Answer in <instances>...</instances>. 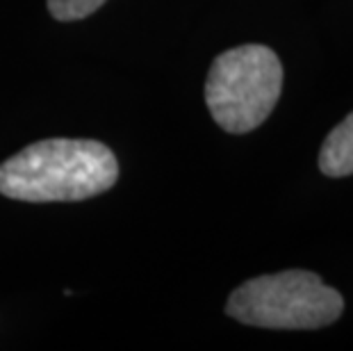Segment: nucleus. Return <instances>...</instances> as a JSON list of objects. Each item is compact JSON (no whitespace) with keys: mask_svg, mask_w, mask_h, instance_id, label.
I'll return each mask as SVG.
<instances>
[{"mask_svg":"<svg viewBox=\"0 0 353 351\" xmlns=\"http://www.w3.org/2000/svg\"><path fill=\"white\" fill-rule=\"evenodd\" d=\"M119 162L96 139H41L0 164V194L28 203L85 201L108 192Z\"/></svg>","mask_w":353,"mask_h":351,"instance_id":"f257e3e1","label":"nucleus"},{"mask_svg":"<svg viewBox=\"0 0 353 351\" xmlns=\"http://www.w3.org/2000/svg\"><path fill=\"white\" fill-rule=\"evenodd\" d=\"M344 299L317 274L288 270L242 283L228 297L226 312L246 326L312 331L340 319Z\"/></svg>","mask_w":353,"mask_h":351,"instance_id":"f03ea898","label":"nucleus"},{"mask_svg":"<svg viewBox=\"0 0 353 351\" xmlns=\"http://www.w3.org/2000/svg\"><path fill=\"white\" fill-rule=\"evenodd\" d=\"M283 89V64L272 48L246 43L210 66L205 103L219 128L232 135L255 130L272 114Z\"/></svg>","mask_w":353,"mask_h":351,"instance_id":"7ed1b4c3","label":"nucleus"},{"mask_svg":"<svg viewBox=\"0 0 353 351\" xmlns=\"http://www.w3.org/2000/svg\"><path fill=\"white\" fill-rule=\"evenodd\" d=\"M319 169L328 178H344L353 174V112L342 119L324 139L319 151Z\"/></svg>","mask_w":353,"mask_h":351,"instance_id":"20e7f679","label":"nucleus"},{"mask_svg":"<svg viewBox=\"0 0 353 351\" xmlns=\"http://www.w3.org/2000/svg\"><path fill=\"white\" fill-rule=\"evenodd\" d=\"M105 0H48V12L57 21H80L103 7Z\"/></svg>","mask_w":353,"mask_h":351,"instance_id":"39448f33","label":"nucleus"}]
</instances>
